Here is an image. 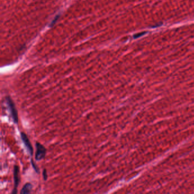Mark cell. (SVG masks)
Instances as JSON below:
<instances>
[{
  "label": "cell",
  "mask_w": 194,
  "mask_h": 194,
  "mask_svg": "<svg viewBox=\"0 0 194 194\" xmlns=\"http://www.w3.org/2000/svg\"><path fill=\"white\" fill-rule=\"evenodd\" d=\"M32 188V186L30 183H26L23 186L22 190H21V194H27L31 193V190Z\"/></svg>",
  "instance_id": "obj_5"
},
{
  "label": "cell",
  "mask_w": 194,
  "mask_h": 194,
  "mask_svg": "<svg viewBox=\"0 0 194 194\" xmlns=\"http://www.w3.org/2000/svg\"><path fill=\"white\" fill-rule=\"evenodd\" d=\"M35 146L37 150L35 155V158L36 161H39L45 158L46 154V149L42 144L39 143V142H35Z\"/></svg>",
  "instance_id": "obj_2"
},
{
  "label": "cell",
  "mask_w": 194,
  "mask_h": 194,
  "mask_svg": "<svg viewBox=\"0 0 194 194\" xmlns=\"http://www.w3.org/2000/svg\"><path fill=\"white\" fill-rule=\"evenodd\" d=\"M6 101L8 105L9 109L10 110V115L12 117V119L13 120V122L15 124H18V112L16 109V105L12 99L11 97L10 96H8L6 97Z\"/></svg>",
  "instance_id": "obj_1"
},
{
  "label": "cell",
  "mask_w": 194,
  "mask_h": 194,
  "mask_svg": "<svg viewBox=\"0 0 194 194\" xmlns=\"http://www.w3.org/2000/svg\"><path fill=\"white\" fill-rule=\"evenodd\" d=\"M31 164H32V166L33 167V168H34V169L35 170V171H36L37 172H39V169H38V167H37V166L34 163L32 159H31Z\"/></svg>",
  "instance_id": "obj_6"
},
{
  "label": "cell",
  "mask_w": 194,
  "mask_h": 194,
  "mask_svg": "<svg viewBox=\"0 0 194 194\" xmlns=\"http://www.w3.org/2000/svg\"><path fill=\"white\" fill-rule=\"evenodd\" d=\"M21 137L22 141L24 143L25 146L27 148V149L28 150L29 153L31 156H32L33 155V153H34V150H33V148L31 145V142L29 140V138H28V137L27 136L26 134L24 132H21Z\"/></svg>",
  "instance_id": "obj_4"
},
{
  "label": "cell",
  "mask_w": 194,
  "mask_h": 194,
  "mask_svg": "<svg viewBox=\"0 0 194 194\" xmlns=\"http://www.w3.org/2000/svg\"><path fill=\"white\" fill-rule=\"evenodd\" d=\"M13 175H14V188L13 190L12 194H16L17 193V187L19 186L21 180L19 167L18 165H15L14 166Z\"/></svg>",
  "instance_id": "obj_3"
},
{
  "label": "cell",
  "mask_w": 194,
  "mask_h": 194,
  "mask_svg": "<svg viewBox=\"0 0 194 194\" xmlns=\"http://www.w3.org/2000/svg\"><path fill=\"white\" fill-rule=\"evenodd\" d=\"M43 179L45 180H47V178H48V175H47V173L46 169H44L43 171Z\"/></svg>",
  "instance_id": "obj_7"
}]
</instances>
